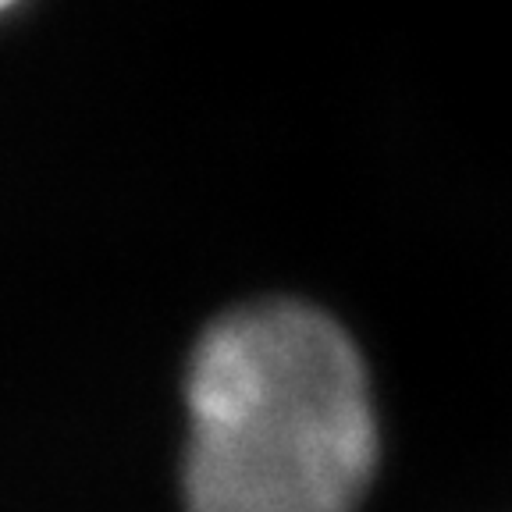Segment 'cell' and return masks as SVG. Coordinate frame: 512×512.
Segmentation results:
<instances>
[{
    "label": "cell",
    "mask_w": 512,
    "mask_h": 512,
    "mask_svg": "<svg viewBox=\"0 0 512 512\" xmlns=\"http://www.w3.org/2000/svg\"><path fill=\"white\" fill-rule=\"evenodd\" d=\"M377 463L374 384L331 313L253 299L200 335L185 367L189 512H360Z\"/></svg>",
    "instance_id": "obj_1"
},
{
    "label": "cell",
    "mask_w": 512,
    "mask_h": 512,
    "mask_svg": "<svg viewBox=\"0 0 512 512\" xmlns=\"http://www.w3.org/2000/svg\"><path fill=\"white\" fill-rule=\"evenodd\" d=\"M15 4H18V0H0V15H4V11H11Z\"/></svg>",
    "instance_id": "obj_2"
}]
</instances>
